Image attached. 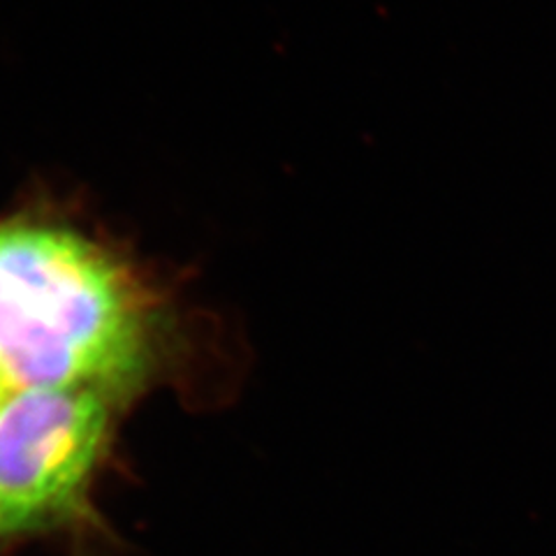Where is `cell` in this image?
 Here are the masks:
<instances>
[{
    "label": "cell",
    "mask_w": 556,
    "mask_h": 556,
    "mask_svg": "<svg viewBox=\"0 0 556 556\" xmlns=\"http://www.w3.org/2000/svg\"><path fill=\"white\" fill-rule=\"evenodd\" d=\"M0 538H5V533H3V529H0Z\"/></svg>",
    "instance_id": "4"
},
{
    "label": "cell",
    "mask_w": 556,
    "mask_h": 556,
    "mask_svg": "<svg viewBox=\"0 0 556 556\" xmlns=\"http://www.w3.org/2000/svg\"><path fill=\"white\" fill-rule=\"evenodd\" d=\"M108 392L22 388L0 413V529L20 533L73 508L108 437Z\"/></svg>",
    "instance_id": "2"
},
{
    "label": "cell",
    "mask_w": 556,
    "mask_h": 556,
    "mask_svg": "<svg viewBox=\"0 0 556 556\" xmlns=\"http://www.w3.org/2000/svg\"><path fill=\"white\" fill-rule=\"evenodd\" d=\"M144 353L142 300L108 253L47 225H0V367L16 388L104 392Z\"/></svg>",
    "instance_id": "1"
},
{
    "label": "cell",
    "mask_w": 556,
    "mask_h": 556,
    "mask_svg": "<svg viewBox=\"0 0 556 556\" xmlns=\"http://www.w3.org/2000/svg\"><path fill=\"white\" fill-rule=\"evenodd\" d=\"M16 390H20V388H16V382L12 380V376L3 367H0V413H3V408L8 406V402L14 396Z\"/></svg>",
    "instance_id": "3"
}]
</instances>
